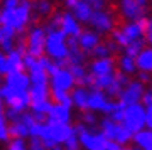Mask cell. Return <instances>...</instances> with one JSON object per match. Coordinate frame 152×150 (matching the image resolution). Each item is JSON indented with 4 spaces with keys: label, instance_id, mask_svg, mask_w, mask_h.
Returning <instances> with one entry per match:
<instances>
[{
    "label": "cell",
    "instance_id": "cell-17",
    "mask_svg": "<svg viewBox=\"0 0 152 150\" xmlns=\"http://www.w3.org/2000/svg\"><path fill=\"white\" fill-rule=\"evenodd\" d=\"M115 69V61L112 58H102V59H95L90 64V74L91 76H107L112 74Z\"/></svg>",
    "mask_w": 152,
    "mask_h": 150
},
{
    "label": "cell",
    "instance_id": "cell-43",
    "mask_svg": "<svg viewBox=\"0 0 152 150\" xmlns=\"http://www.w3.org/2000/svg\"><path fill=\"white\" fill-rule=\"evenodd\" d=\"M145 127L149 130H152V106L145 108Z\"/></svg>",
    "mask_w": 152,
    "mask_h": 150
},
{
    "label": "cell",
    "instance_id": "cell-48",
    "mask_svg": "<svg viewBox=\"0 0 152 150\" xmlns=\"http://www.w3.org/2000/svg\"><path fill=\"white\" fill-rule=\"evenodd\" d=\"M78 4V0H64V5H66V9L68 10H73V7Z\"/></svg>",
    "mask_w": 152,
    "mask_h": 150
},
{
    "label": "cell",
    "instance_id": "cell-46",
    "mask_svg": "<svg viewBox=\"0 0 152 150\" xmlns=\"http://www.w3.org/2000/svg\"><path fill=\"white\" fill-rule=\"evenodd\" d=\"M107 150H135V149H130V147H120V145L113 143V142H110Z\"/></svg>",
    "mask_w": 152,
    "mask_h": 150
},
{
    "label": "cell",
    "instance_id": "cell-51",
    "mask_svg": "<svg viewBox=\"0 0 152 150\" xmlns=\"http://www.w3.org/2000/svg\"><path fill=\"white\" fill-rule=\"evenodd\" d=\"M48 150H61L59 147H53V149H48Z\"/></svg>",
    "mask_w": 152,
    "mask_h": 150
},
{
    "label": "cell",
    "instance_id": "cell-14",
    "mask_svg": "<svg viewBox=\"0 0 152 150\" xmlns=\"http://www.w3.org/2000/svg\"><path fill=\"white\" fill-rule=\"evenodd\" d=\"M59 31L64 34L68 39H76L81 34V24L73 17L71 12H63V14H61Z\"/></svg>",
    "mask_w": 152,
    "mask_h": 150
},
{
    "label": "cell",
    "instance_id": "cell-34",
    "mask_svg": "<svg viewBox=\"0 0 152 150\" xmlns=\"http://www.w3.org/2000/svg\"><path fill=\"white\" fill-rule=\"evenodd\" d=\"M34 9L37 14L41 15H49L51 12H53V2L51 0H36V4H34Z\"/></svg>",
    "mask_w": 152,
    "mask_h": 150
},
{
    "label": "cell",
    "instance_id": "cell-42",
    "mask_svg": "<svg viewBox=\"0 0 152 150\" xmlns=\"http://www.w3.org/2000/svg\"><path fill=\"white\" fill-rule=\"evenodd\" d=\"M7 74V56L4 52H0V76Z\"/></svg>",
    "mask_w": 152,
    "mask_h": 150
},
{
    "label": "cell",
    "instance_id": "cell-29",
    "mask_svg": "<svg viewBox=\"0 0 152 150\" xmlns=\"http://www.w3.org/2000/svg\"><path fill=\"white\" fill-rule=\"evenodd\" d=\"M71 96V101L76 108H80L83 111H86V100H88V90L86 88H76L75 91L69 95Z\"/></svg>",
    "mask_w": 152,
    "mask_h": 150
},
{
    "label": "cell",
    "instance_id": "cell-7",
    "mask_svg": "<svg viewBox=\"0 0 152 150\" xmlns=\"http://www.w3.org/2000/svg\"><path fill=\"white\" fill-rule=\"evenodd\" d=\"M117 106H118V101H110L108 96L103 91H98V90L88 91V100H86L88 111H103L107 115H110Z\"/></svg>",
    "mask_w": 152,
    "mask_h": 150
},
{
    "label": "cell",
    "instance_id": "cell-3",
    "mask_svg": "<svg viewBox=\"0 0 152 150\" xmlns=\"http://www.w3.org/2000/svg\"><path fill=\"white\" fill-rule=\"evenodd\" d=\"M73 130H75V135L78 137V140H80V145L85 147L86 150H107V147L110 143L102 132H93V130H90V127L83 123L76 125Z\"/></svg>",
    "mask_w": 152,
    "mask_h": 150
},
{
    "label": "cell",
    "instance_id": "cell-4",
    "mask_svg": "<svg viewBox=\"0 0 152 150\" xmlns=\"http://www.w3.org/2000/svg\"><path fill=\"white\" fill-rule=\"evenodd\" d=\"M0 101L5 103L7 106L17 113H24L26 108L31 106L29 91H17L10 86H0Z\"/></svg>",
    "mask_w": 152,
    "mask_h": 150
},
{
    "label": "cell",
    "instance_id": "cell-47",
    "mask_svg": "<svg viewBox=\"0 0 152 150\" xmlns=\"http://www.w3.org/2000/svg\"><path fill=\"white\" fill-rule=\"evenodd\" d=\"M149 79H151V76L147 74V73H142V71L139 73V79H137V81H140L142 84H144V83H147Z\"/></svg>",
    "mask_w": 152,
    "mask_h": 150
},
{
    "label": "cell",
    "instance_id": "cell-36",
    "mask_svg": "<svg viewBox=\"0 0 152 150\" xmlns=\"http://www.w3.org/2000/svg\"><path fill=\"white\" fill-rule=\"evenodd\" d=\"M7 150H29L27 145H26V140L24 138H12L9 142V147Z\"/></svg>",
    "mask_w": 152,
    "mask_h": 150
},
{
    "label": "cell",
    "instance_id": "cell-27",
    "mask_svg": "<svg viewBox=\"0 0 152 150\" xmlns=\"http://www.w3.org/2000/svg\"><path fill=\"white\" fill-rule=\"evenodd\" d=\"M132 138L140 150H152V130H140L132 135Z\"/></svg>",
    "mask_w": 152,
    "mask_h": 150
},
{
    "label": "cell",
    "instance_id": "cell-49",
    "mask_svg": "<svg viewBox=\"0 0 152 150\" xmlns=\"http://www.w3.org/2000/svg\"><path fill=\"white\" fill-rule=\"evenodd\" d=\"M5 118H4V103L0 101V122H4Z\"/></svg>",
    "mask_w": 152,
    "mask_h": 150
},
{
    "label": "cell",
    "instance_id": "cell-50",
    "mask_svg": "<svg viewBox=\"0 0 152 150\" xmlns=\"http://www.w3.org/2000/svg\"><path fill=\"white\" fill-rule=\"evenodd\" d=\"M135 2H137V4H139L140 7H145V4L149 2V0H135Z\"/></svg>",
    "mask_w": 152,
    "mask_h": 150
},
{
    "label": "cell",
    "instance_id": "cell-2",
    "mask_svg": "<svg viewBox=\"0 0 152 150\" xmlns=\"http://www.w3.org/2000/svg\"><path fill=\"white\" fill-rule=\"evenodd\" d=\"M75 133V130L69 123H58V122H48L42 127V133L39 138L42 140L46 149L58 147L59 143H64L71 135Z\"/></svg>",
    "mask_w": 152,
    "mask_h": 150
},
{
    "label": "cell",
    "instance_id": "cell-18",
    "mask_svg": "<svg viewBox=\"0 0 152 150\" xmlns=\"http://www.w3.org/2000/svg\"><path fill=\"white\" fill-rule=\"evenodd\" d=\"M76 42L83 52H91L100 44V36L95 31H81V34L76 37Z\"/></svg>",
    "mask_w": 152,
    "mask_h": 150
},
{
    "label": "cell",
    "instance_id": "cell-32",
    "mask_svg": "<svg viewBox=\"0 0 152 150\" xmlns=\"http://www.w3.org/2000/svg\"><path fill=\"white\" fill-rule=\"evenodd\" d=\"M144 49V39H139V41H132L127 47H125V56H129V58H134L135 59L140 51Z\"/></svg>",
    "mask_w": 152,
    "mask_h": 150
},
{
    "label": "cell",
    "instance_id": "cell-9",
    "mask_svg": "<svg viewBox=\"0 0 152 150\" xmlns=\"http://www.w3.org/2000/svg\"><path fill=\"white\" fill-rule=\"evenodd\" d=\"M31 10H32L31 0H19L15 10H14V15H12V24H10V27L15 32H22L26 29V25L31 20Z\"/></svg>",
    "mask_w": 152,
    "mask_h": 150
},
{
    "label": "cell",
    "instance_id": "cell-44",
    "mask_svg": "<svg viewBox=\"0 0 152 150\" xmlns=\"http://www.w3.org/2000/svg\"><path fill=\"white\" fill-rule=\"evenodd\" d=\"M145 39L149 41V44H152V19L147 20V27H145V32H144Z\"/></svg>",
    "mask_w": 152,
    "mask_h": 150
},
{
    "label": "cell",
    "instance_id": "cell-12",
    "mask_svg": "<svg viewBox=\"0 0 152 150\" xmlns=\"http://www.w3.org/2000/svg\"><path fill=\"white\" fill-rule=\"evenodd\" d=\"M34 122H36V120H34L32 115L22 113L20 118L9 127V135L14 137V138H26V137L29 135V130H31V127H32Z\"/></svg>",
    "mask_w": 152,
    "mask_h": 150
},
{
    "label": "cell",
    "instance_id": "cell-6",
    "mask_svg": "<svg viewBox=\"0 0 152 150\" xmlns=\"http://www.w3.org/2000/svg\"><path fill=\"white\" fill-rule=\"evenodd\" d=\"M102 133L105 135V138L108 142H113V143L124 147L132 140V133L125 128L122 123H115L110 118H105L102 120Z\"/></svg>",
    "mask_w": 152,
    "mask_h": 150
},
{
    "label": "cell",
    "instance_id": "cell-39",
    "mask_svg": "<svg viewBox=\"0 0 152 150\" xmlns=\"http://www.w3.org/2000/svg\"><path fill=\"white\" fill-rule=\"evenodd\" d=\"M81 120H83V125H86V127L88 125H95L96 123V115H93V111H88L86 110L81 115Z\"/></svg>",
    "mask_w": 152,
    "mask_h": 150
},
{
    "label": "cell",
    "instance_id": "cell-30",
    "mask_svg": "<svg viewBox=\"0 0 152 150\" xmlns=\"http://www.w3.org/2000/svg\"><path fill=\"white\" fill-rule=\"evenodd\" d=\"M118 69L120 73H124V74H132V73H135V59L134 58H129V56H120L118 59Z\"/></svg>",
    "mask_w": 152,
    "mask_h": 150
},
{
    "label": "cell",
    "instance_id": "cell-8",
    "mask_svg": "<svg viewBox=\"0 0 152 150\" xmlns=\"http://www.w3.org/2000/svg\"><path fill=\"white\" fill-rule=\"evenodd\" d=\"M44 41H46V31L44 27H32L27 34V42H26V54L32 58L44 56Z\"/></svg>",
    "mask_w": 152,
    "mask_h": 150
},
{
    "label": "cell",
    "instance_id": "cell-40",
    "mask_svg": "<svg viewBox=\"0 0 152 150\" xmlns=\"http://www.w3.org/2000/svg\"><path fill=\"white\" fill-rule=\"evenodd\" d=\"M10 135H9V127H7L5 120L0 122V142H9Z\"/></svg>",
    "mask_w": 152,
    "mask_h": 150
},
{
    "label": "cell",
    "instance_id": "cell-26",
    "mask_svg": "<svg viewBox=\"0 0 152 150\" xmlns=\"http://www.w3.org/2000/svg\"><path fill=\"white\" fill-rule=\"evenodd\" d=\"M73 17H75L78 22H90L91 19V14H93V9L88 4L81 2V0H78V4L73 7V10H71Z\"/></svg>",
    "mask_w": 152,
    "mask_h": 150
},
{
    "label": "cell",
    "instance_id": "cell-15",
    "mask_svg": "<svg viewBox=\"0 0 152 150\" xmlns=\"http://www.w3.org/2000/svg\"><path fill=\"white\" fill-rule=\"evenodd\" d=\"M90 24L95 27V32H112L113 31V19L108 12L102 10H93Z\"/></svg>",
    "mask_w": 152,
    "mask_h": 150
},
{
    "label": "cell",
    "instance_id": "cell-5",
    "mask_svg": "<svg viewBox=\"0 0 152 150\" xmlns=\"http://www.w3.org/2000/svg\"><path fill=\"white\" fill-rule=\"evenodd\" d=\"M122 125H124L132 135L137 133V132H140V130L145 127V108L142 106L140 103L125 106Z\"/></svg>",
    "mask_w": 152,
    "mask_h": 150
},
{
    "label": "cell",
    "instance_id": "cell-38",
    "mask_svg": "<svg viewBox=\"0 0 152 150\" xmlns=\"http://www.w3.org/2000/svg\"><path fill=\"white\" fill-rule=\"evenodd\" d=\"M29 150H46V145L42 143V140L39 138V137H32L31 142H29Z\"/></svg>",
    "mask_w": 152,
    "mask_h": 150
},
{
    "label": "cell",
    "instance_id": "cell-45",
    "mask_svg": "<svg viewBox=\"0 0 152 150\" xmlns=\"http://www.w3.org/2000/svg\"><path fill=\"white\" fill-rule=\"evenodd\" d=\"M140 101H144V108H147V106H151L152 105V91H149V93H144L142 95V100Z\"/></svg>",
    "mask_w": 152,
    "mask_h": 150
},
{
    "label": "cell",
    "instance_id": "cell-41",
    "mask_svg": "<svg viewBox=\"0 0 152 150\" xmlns=\"http://www.w3.org/2000/svg\"><path fill=\"white\" fill-rule=\"evenodd\" d=\"M81 2L88 4L93 10H102V9H103V5H105V0H81Z\"/></svg>",
    "mask_w": 152,
    "mask_h": 150
},
{
    "label": "cell",
    "instance_id": "cell-22",
    "mask_svg": "<svg viewBox=\"0 0 152 150\" xmlns=\"http://www.w3.org/2000/svg\"><path fill=\"white\" fill-rule=\"evenodd\" d=\"M29 98H31V105H39V103L49 101V86L48 84H31Z\"/></svg>",
    "mask_w": 152,
    "mask_h": 150
},
{
    "label": "cell",
    "instance_id": "cell-28",
    "mask_svg": "<svg viewBox=\"0 0 152 150\" xmlns=\"http://www.w3.org/2000/svg\"><path fill=\"white\" fill-rule=\"evenodd\" d=\"M7 56V74H10V73H15V71H22V58H24V54L19 52V51H10Z\"/></svg>",
    "mask_w": 152,
    "mask_h": 150
},
{
    "label": "cell",
    "instance_id": "cell-11",
    "mask_svg": "<svg viewBox=\"0 0 152 150\" xmlns=\"http://www.w3.org/2000/svg\"><path fill=\"white\" fill-rule=\"evenodd\" d=\"M49 83H51V90L69 93L76 81H75V78H73V74L69 73L68 68H59L54 74L49 76Z\"/></svg>",
    "mask_w": 152,
    "mask_h": 150
},
{
    "label": "cell",
    "instance_id": "cell-16",
    "mask_svg": "<svg viewBox=\"0 0 152 150\" xmlns=\"http://www.w3.org/2000/svg\"><path fill=\"white\" fill-rule=\"evenodd\" d=\"M120 12L130 22H137L144 15V7H140L135 0H120Z\"/></svg>",
    "mask_w": 152,
    "mask_h": 150
},
{
    "label": "cell",
    "instance_id": "cell-1",
    "mask_svg": "<svg viewBox=\"0 0 152 150\" xmlns=\"http://www.w3.org/2000/svg\"><path fill=\"white\" fill-rule=\"evenodd\" d=\"M46 31V41H44V52L48 54L51 61H54L59 68H64L66 59H68V41L66 36L59 29H44ZM68 68V64H66Z\"/></svg>",
    "mask_w": 152,
    "mask_h": 150
},
{
    "label": "cell",
    "instance_id": "cell-35",
    "mask_svg": "<svg viewBox=\"0 0 152 150\" xmlns=\"http://www.w3.org/2000/svg\"><path fill=\"white\" fill-rule=\"evenodd\" d=\"M93 52V56L96 59H102V58H110V51H108V47H107V44H98L96 47L91 51Z\"/></svg>",
    "mask_w": 152,
    "mask_h": 150
},
{
    "label": "cell",
    "instance_id": "cell-53",
    "mask_svg": "<svg viewBox=\"0 0 152 150\" xmlns=\"http://www.w3.org/2000/svg\"><path fill=\"white\" fill-rule=\"evenodd\" d=\"M151 106H152V105H151Z\"/></svg>",
    "mask_w": 152,
    "mask_h": 150
},
{
    "label": "cell",
    "instance_id": "cell-52",
    "mask_svg": "<svg viewBox=\"0 0 152 150\" xmlns=\"http://www.w3.org/2000/svg\"><path fill=\"white\" fill-rule=\"evenodd\" d=\"M0 84H2V76H0Z\"/></svg>",
    "mask_w": 152,
    "mask_h": 150
},
{
    "label": "cell",
    "instance_id": "cell-13",
    "mask_svg": "<svg viewBox=\"0 0 152 150\" xmlns=\"http://www.w3.org/2000/svg\"><path fill=\"white\" fill-rule=\"evenodd\" d=\"M147 17H142L139 19L137 22H129V24H125L122 29H120V32L125 36V39L129 41V44L132 41H139V39L144 37V32H145V27H147Z\"/></svg>",
    "mask_w": 152,
    "mask_h": 150
},
{
    "label": "cell",
    "instance_id": "cell-31",
    "mask_svg": "<svg viewBox=\"0 0 152 150\" xmlns=\"http://www.w3.org/2000/svg\"><path fill=\"white\" fill-rule=\"evenodd\" d=\"M112 79H113V73H112V74H107V76H96V78L93 76L91 88L93 90H98V91H103V90H107L110 86Z\"/></svg>",
    "mask_w": 152,
    "mask_h": 150
},
{
    "label": "cell",
    "instance_id": "cell-10",
    "mask_svg": "<svg viewBox=\"0 0 152 150\" xmlns=\"http://www.w3.org/2000/svg\"><path fill=\"white\" fill-rule=\"evenodd\" d=\"M145 93L144 90V84H142L140 81H129V84L125 86L122 93L118 95L120 98V105L122 106H130V105H137V103L142 100V95Z\"/></svg>",
    "mask_w": 152,
    "mask_h": 150
},
{
    "label": "cell",
    "instance_id": "cell-24",
    "mask_svg": "<svg viewBox=\"0 0 152 150\" xmlns=\"http://www.w3.org/2000/svg\"><path fill=\"white\" fill-rule=\"evenodd\" d=\"M29 81H31V84H48L49 83V76L48 73L39 66L37 59H36V63H34L31 68H29Z\"/></svg>",
    "mask_w": 152,
    "mask_h": 150
},
{
    "label": "cell",
    "instance_id": "cell-19",
    "mask_svg": "<svg viewBox=\"0 0 152 150\" xmlns=\"http://www.w3.org/2000/svg\"><path fill=\"white\" fill-rule=\"evenodd\" d=\"M5 84L14 88V90H17V91H29L31 81H29V76L26 74L24 71H15V73L7 74Z\"/></svg>",
    "mask_w": 152,
    "mask_h": 150
},
{
    "label": "cell",
    "instance_id": "cell-25",
    "mask_svg": "<svg viewBox=\"0 0 152 150\" xmlns=\"http://www.w3.org/2000/svg\"><path fill=\"white\" fill-rule=\"evenodd\" d=\"M135 68L142 73H152V49H142L135 58Z\"/></svg>",
    "mask_w": 152,
    "mask_h": 150
},
{
    "label": "cell",
    "instance_id": "cell-23",
    "mask_svg": "<svg viewBox=\"0 0 152 150\" xmlns=\"http://www.w3.org/2000/svg\"><path fill=\"white\" fill-rule=\"evenodd\" d=\"M127 84H129L127 74H124V73H113V79H112L110 86L105 91L108 93V96H118L120 93H122V90H124Z\"/></svg>",
    "mask_w": 152,
    "mask_h": 150
},
{
    "label": "cell",
    "instance_id": "cell-37",
    "mask_svg": "<svg viewBox=\"0 0 152 150\" xmlns=\"http://www.w3.org/2000/svg\"><path fill=\"white\" fill-rule=\"evenodd\" d=\"M80 147H81L80 145V140H78V137L75 133L64 142V150H80Z\"/></svg>",
    "mask_w": 152,
    "mask_h": 150
},
{
    "label": "cell",
    "instance_id": "cell-20",
    "mask_svg": "<svg viewBox=\"0 0 152 150\" xmlns=\"http://www.w3.org/2000/svg\"><path fill=\"white\" fill-rule=\"evenodd\" d=\"M15 31L12 27L0 25V52L9 54L10 51H14L15 47Z\"/></svg>",
    "mask_w": 152,
    "mask_h": 150
},
{
    "label": "cell",
    "instance_id": "cell-21",
    "mask_svg": "<svg viewBox=\"0 0 152 150\" xmlns=\"http://www.w3.org/2000/svg\"><path fill=\"white\" fill-rule=\"evenodd\" d=\"M48 122H58V123H69L71 120V108L63 105H51V110L48 113Z\"/></svg>",
    "mask_w": 152,
    "mask_h": 150
},
{
    "label": "cell",
    "instance_id": "cell-33",
    "mask_svg": "<svg viewBox=\"0 0 152 150\" xmlns=\"http://www.w3.org/2000/svg\"><path fill=\"white\" fill-rule=\"evenodd\" d=\"M51 96L54 98V101H58V105H63V106H68V108H71V106H73V101H71L69 93L51 90Z\"/></svg>",
    "mask_w": 152,
    "mask_h": 150
}]
</instances>
